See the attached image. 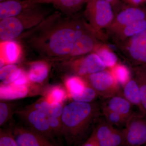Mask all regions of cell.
Segmentation results:
<instances>
[{
  "instance_id": "cb8c5ba5",
  "label": "cell",
  "mask_w": 146,
  "mask_h": 146,
  "mask_svg": "<svg viewBox=\"0 0 146 146\" xmlns=\"http://www.w3.org/2000/svg\"><path fill=\"white\" fill-rule=\"evenodd\" d=\"M133 76L137 82L142 104L146 113V65H138L133 69Z\"/></svg>"
},
{
  "instance_id": "30bf717a",
  "label": "cell",
  "mask_w": 146,
  "mask_h": 146,
  "mask_svg": "<svg viewBox=\"0 0 146 146\" xmlns=\"http://www.w3.org/2000/svg\"><path fill=\"white\" fill-rule=\"evenodd\" d=\"M97 36L87 23L86 29L77 39L70 54L61 62L72 60L94 52L99 44L97 39Z\"/></svg>"
},
{
  "instance_id": "603a6c76",
  "label": "cell",
  "mask_w": 146,
  "mask_h": 146,
  "mask_svg": "<svg viewBox=\"0 0 146 146\" xmlns=\"http://www.w3.org/2000/svg\"><path fill=\"white\" fill-rule=\"evenodd\" d=\"M65 82L69 96L70 98L81 94L88 85L82 77L74 75L68 77Z\"/></svg>"
},
{
  "instance_id": "ffe728a7",
  "label": "cell",
  "mask_w": 146,
  "mask_h": 146,
  "mask_svg": "<svg viewBox=\"0 0 146 146\" xmlns=\"http://www.w3.org/2000/svg\"><path fill=\"white\" fill-rule=\"evenodd\" d=\"M88 1V0H51L49 3L52 4L62 14L71 16L77 12Z\"/></svg>"
},
{
  "instance_id": "f35d334b",
  "label": "cell",
  "mask_w": 146,
  "mask_h": 146,
  "mask_svg": "<svg viewBox=\"0 0 146 146\" xmlns=\"http://www.w3.org/2000/svg\"><path fill=\"white\" fill-rule=\"evenodd\" d=\"M7 1V0H0V2L3 1Z\"/></svg>"
},
{
  "instance_id": "f546056e",
  "label": "cell",
  "mask_w": 146,
  "mask_h": 146,
  "mask_svg": "<svg viewBox=\"0 0 146 146\" xmlns=\"http://www.w3.org/2000/svg\"><path fill=\"white\" fill-rule=\"evenodd\" d=\"M11 105L5 100L0 103V126L3 125L10 119L11 116Z\"/></svg>"
},
{
  "instance_id": "e0dca14e",
  "label": "cell",
  "mask_w": 146,
  "mask_h": 146,
  "mask_svg": "<svg viewBox=\"0 0 146 146\" xmlns=\"http://www.w3.org/2000/svg\"><path fill=\"white\" fill-rule=\"evenodd\" d=\"M122 92L124 97L133 106L137 107L141 114L146 115L142 104L139 87L133 76L123 86Z\"/></svg>"
},
{
  "instance_id": "9c48e42d",
  "label": "cell",
  "mask_w": 146,
  "mask_h": 146,
  "mask_svg": "<svg viewBox=\"0 0 146 146\" xmlns=\"http://www.w3.org/2000/svg\"><path fill=\"white\" fill-rule=\"evenodd\" d=\"M18 113L30 129L54 143V137L49 123V115L46 112L28 107Z\"/></svg>"
},
{
  "instance_id": "7402d4cb",
  "label": "cell",
  "mask_w": 146,
  "mask_h": 146,
  "mask_svg": "<svg viewBox=\"0 0 146 146\" xmlns=\"http://www.w3.org/2000/svg\"><path fill=\"white\" fill-rule=\"evenodd\" d=\"M29 107L41 110L49 116L57 118L61 117L64 108L62 103H50L46 99L38 101Z\"/></svg>"
},
{
  "instance_id": "6da1fadb",
  "label": "cell",
  "mask_w": 146,
  "mask_h": 146,
  "mask_svg": "<svg viewBox=\"0 0 146 146\" xmlns=\"http://www.w3.org/2000/svg\"><path fill=\"white\" fill-rule=\"evenodd\" d=\"M87 26V23L78 17H65L57 11L21 38L25 39L33 49L47 60L58 63L70 54Z\"/></svg>"
},
{
  "instance_id": "4316f807",
  "label": "cell",
  "mask_w": 146,
  "mask_h": 146,
  "mask_svg": "<svg viewBox=\"0 0 146 146\" xmlns=\"http://www.w3.org/2000/svg\"><path fill=\"white\" fill-rule=\"evenodd\" d=\"M102 115L104 116L105 119L112 124L118 126L126 125L128 119L117 112L101 106Z\"/></svg>"
},
{
  "instance_id": "44dd1931",
  "label": "cell",
  "mask_w": 146,
  "mask_h": 146,
  "mask_svg": "<svg viewBox=\"0 0 146 146\" xmlns=\"http://www.w3.org/2000/svg\"><path fill=\"white\" fill-rule=\"evenodd\" d=\"M146 29V18L133 22L113 33L119 40H125Z\"/></svg>"
},
{
  "instance_id": "f1b7e54d",
  "label": "cell",
  "mask_w": 146,
  "mask_h": 146,
  "mask_svg": "<svg viewBox=\"0 0 146 146\" xmlns=\"http://www.w3.org/2000/svg\"><path fill=\"white\" fill-rule=\"evenodd\" d=\"M66 97L65 90L60 86H56L50 90L46 99L50 103H62Z\"/></svg>"
},
{
  "instance_id": "3957f363",
  "label": "cell",
  "mask_w": 146,
  "mask_h": 146,
  "mask_svg": "<svg viewBox=\"0 0 146 146\" xmlns=\"http://www.w3.org/2000/svg\"><path fill=\"white\" fill-rule=\"evenodd\" d=\"M50 11L39 6L30 9L17 16L0 21L1 41L16 40L27 32L38 26L49 15Z\"/></svg>"
},
{
  "instance_id": "8d00e7d4",
  "label": "cell",
  "mask_w": 146,
  "mask_h": 146,
  "mask_svg": "<svg viewBox=\"0 0 146 146\" xmlns=\"http://www.w3.org/2000/svg\"><path fill=\"white\" fill-rule=\"evenodd\" d=\"M36 3H38L43 4V3H49L50 2L51 0H34Z\"/></svg>"
},
{
  "instance_id": "4fadbf2b",
  "label": "cell",
  "mask_w": 146,
  "mask_h": 146,
  "mask_svg": "<svg viewBox=\"0 0 146 146\" xmlns=\"http://www.w3.org/2000/svg\"><path fill=\"white\" fill-rule=\"evenodd\" d=\"M146 18V10L133 6L121 11L114 17L112 23L107 29L112 33L136 21Z\"/></svg>"
},
{
  "instance_id": "277c9868",
  "label": "cell",
  "mask_w": 146,
  "mask_h": 146,
  "mask_svg": "<svg viewBox=\"0 0 146 146\" xmlns=\"http://www.w3.org/2000/svg\"><path fill=\"white\" fill-rule=\"evenodd\" d=\"M84 15L91 29L97 35L107 29L112 23L114 16L112 5L105 0H88Z\"/></svg>"
},
{
  "instance_id": "52a82bcc",
  "label": "cell",
  "mask_w": 146,
  "mask_h": 146,
  "mask_svg": "<svg viewBox=\"0 0 146 146\" xmlns=\"http://www.w3.org/2000/svg\"><path fill=\"white\" fill-rule=\"evenodd\" d=\"M59 63H63V66L74 75L81 77L103 70L106 68L98 55L94 52Z\"/></svg>"
},
{
  "instance_id": "484cf974",
  "label": "cell",
  "mask_w": 146,
  "mask_h": 146,
  "mask_svg": "<svg viewBox=\"0 0 146 146\" xmlns=\"http://www.w3.org/2000/svg\"><path fill=\"white\" fill-rule=\"evenodd\" d=\"M109 70L120 86L123 87L131 78L130 70L125 65L117 63L109 68Z\"/></svg>"
},
{
  "instance_id": "1f68e13d",
  "label": "cell",
  "mask_w": 146,
  "mask_h": 146,
  "mask_svg": "<svg viewBox=\"0 0 146 146\" xmlns=\"http://www.w3.org/2000/svg\"><path fill=\"white\" fill-rule=\"evenodd\" d=\"M0 146H17L12 131H9L1 129Z\"/></svg>"
},
{
  "instance_id": "7c38bea8",
  "label": "cell",
  "mask_w": 146,
  "mask_h": 146,
  "mask_svg": "<svg viewBox=\"0 0 146 146\" xmlns=\"http://www.w3.org/2000/svg\"><path fill=\"white\" fill-rule=\"evenodd\" d=\"M17 146H53L54 142L29 128L15 127L12 131Z\"/></svg>"
},
{
  "instance_id": "836d02e7",
  "label": "cell",
  "mask_w": 146,
  "mask_h": 146,
  "mask_svg": "<svg viewBox=\"0 0 146 146\" xmlns=\"http://www.w3.org/2000/svg\"><path fill=\"white\" fill-rule=\"evenodd\" d=\"M23 70L18 68L7 78H6L2 82H1V84H9L13 83L20 76L21 74L23 72Z\"/></svg>"
},
{
  "instance_id": "ac0fdd59",
  "label": "cell",
  "mask_w": 146,
  "mask_h": 146,
  "mask_svg": "<svg viewBox=\"0 0 146 146\" xmlns=\"http://www.w3.org/2000/svg\"><path fill=\"white\" fill-rule=\"evenodd\" d=\"M49 72V65L44 60H38L29 64L27 73L29 80L32 83L42 84L46 79Z\"/></svg>"
},
{
  "instance_id": "e575fe53",
  "label": "cell",
  "mask_w": 146,
  "mask_h": 146,
  "mask_svg": "<svg viewBox=\"0 0 146 146\" xmlns=\"http://www.w3.org/2000/svg\"><path fill=\"white\" fill-rule=\"evenodd\" d=\"M30 82L29 80L27 73L25 72L24 70L21 74L20 76L16 79L13 83H11L16 85H28Z\"/></svg>"
},
{
  "instance_id": "9a60e30c",
  "label": "cell",
  "mask_w": 146,
  "mask_h": 146,
  "mask_svg": "<svg viewBox=\"0 0 146 146\" xmlns=\"http://www.w3.org/2000/svg\"><path fill=\"white\" fill-rule=\"evenodd\" d=\"M132 106L123 94L116 95L105 99L101 104L102 107L117 112L128 119L133 113Z\"/></svg>"
},
{
  "instance_id": "5b68a950",
  "label": "cell",
  "mask_w": 146,
  "mask_h": 146,
  "mask_svg": "<svg viewBox=\"0 0 146 146\" xmlns=\"http://www.w3.org/2000/svg\"><path fill=\"white\" fill-rule=\"evenodd\" d=\"M123 130L116 129L106 120L100 118L84 146H124Z\"/></svg>"
},
{
  "instance_id": "8fae6325",
  "label": "cell",
  "mask_w": 146,
  "mask_h": 146,
  "mask_svg": "<svg viewBox=\"0 0 146 146\" xmlns=\"http://www.w3.org/2000/svg\"><path fill=\"white\" fill-rule=\"evenodd\" d=\"M125 52L134 65H146V29L127 39Z\"/></svg>"
},
{
  "instance_id": "8992f818",
  "label": "cell",
  "mask_w": 146,
  "mask_h": 146,
  "mask_svg": "<svg viewBox=\"0 0 146 146\" xmlns=\"http://www.w3.org/2000/svg\"><path fill=\"white\" fill-rule=\"evenodd\" d=\"M82 77L102 98L105 100L115 95L123 94L121 86L109 69H105Z\"/></svg>"
},
{
  "instance_id": "d6a6232c",
  "label": "cell",
  "mask_w": 146,
  "mask_h": 146,
  "mask_svg": "<svg viewBox=\"0 0 146 146\" xmlns=\"http://www.w3.org/2000/svg\"><path fill=\"white\" fill-rule=\"evenodd\" d=\"M18 67L15 64H9L0 68V80L2 82L10 75Z\"/></svg>"
},
{
  "instance_id": "7a4b0ae2",
  "label": "cell",
  "mask_w": 146,
  "mask_h": 146,
  "mask_svg": "<svg viewBox=\"0 0 146 146\" xmlns=\"http://www.w3.org/2000/svg\"><path fill=\"white\" fill-rule=\"evenodd\" d=\"M101 104L73 101L63 108L62 134L68 145H82L91 136L102 115Z\"/></svg>"
},
{
  "instance_id": "2e32d148",
  "label": "cell",
  "mask_w": 146,
  "mask_h": 146,
  "mask_svg": "<svg viewBox=\"0 0 146 146\" xmlns=\"http://www.w3.org/2000/svg\"><path fill=\"white\" fill-rule=\"evenodd\" d=\"M0 53V58L4 60L6 65L15 64L21 58L22 48L16 40L1 41Z\"/></svg>"
},
{
  "instance_id": "83f0119b",
  "label": "cell",
  "mask_w": 146,
  "mask_h": 146,
  "mask_svg": "<svg viewBox=\"0 0 146 146\" xmlns=\"http://www.w3.org/2000/svg\"><path fill=\"white\" fill-rule=\"evenodd\" d=\"M98 97L99 96L97 91L88 85L82 93L73 96L71 98L73 101L90 103L95 102Z\"/></svg>"
},
{
  "instance_id": "4dcf8cb0",
  "label": "cell",
  "mask_w": 146,
  "mask_h": 146,
  "mask_svg": "<svg viewBox=\"0 0 146 146\" xmlns=\"http://www.w3.org/2000/svg\"><path fill=\"white\" fill-rule=\"evenodd\" d=\"M48 120L50 127L54 138L63 136V124L61 118L54 117L49 116Z\"/></svg>"
},
{
  "instance_id": "ba28073f",
  "label": "cell",
  "mask_w": 146,
  "mask_h": 146,
  "mask_svg": "<svg viewBox=\"0 0 146 146\" xmlns=\"http://www.w3.org/2000/svg\"><path fill=\"white\" fill-rule=\"evenodd\" d=\"M124 129V146H139L146 143V115L133 112Z\"/></svg>"
},
{
  "instance_id": "5bb4252c",
  "label": "cell",
  "mask_w": 146,
  "mask_h": 146,
  "mask_svg": "<svg viewBox=\"0 0 146 146\" xmlns=\"http://www.w3.org/2000/svg\"><path fill=\"white\" fill-rule=\"evenodd\" d=\"M39 5L34 0H7L0 2V21L17 16Z\"/></svg>"
},
{
  "instance_id": "74e56055",
  "label": "cell",
  "mask_w": 146,
  "mask_h": 146,
  "mask_svg": "<svg viewBox=\"0 0 146 146\" xmlns=\"http://www.w3.org/2000/svg\"><path fill=\"white\" fill-rule=\"evenodd\" d=\"M105 1L110 3L112 5L116 4L117 2V0H105Z\"/></svg>"
},
{
  "instance_id": "d4e9b609",
  "label": "cell",
  "mask_w": 146,
  "mask_h": 146,
  "mask_svg": "<svg viewBox=\"0 0 146 146\" xmlns=\"http://www.w3.org/2000/svg\"><path fill=\"white\" fill-rule=\"evenodd\" d=\"M106 68H110L117 63L118 58L109 47L99 44L94 50Z\"/></svg>"
},
{
  "instance_id": "d6986e66",
  "label": "cell",
  "mask_w": 146,
  "mask_h": 146,
  "mask_svg": "<svg viewBox=\"0 0 146 146\" xmlns=\"http://www.w3.org/2000/svg\"><path fill=\"white\" fill-rule=\"evenodd\" d=\"M29 94L28 85H16L13 84H3L0 86L1 100H12L25 98Z\"/></svg>"
},
{
  "instance_id": "d590c367",
  "label": "cell",
  "mask_w": 146,
  "mask_h": 146,
  "mask_svg": "<svg viewBox=\"0 0 146 146\" xmlns=\"http://www.w3.org/2000/svg\"><path fill=\"white\" fill-rule=\"evenodd\" d=\"M127 3L133 6H138L145 2L146 0H123Z\"/></svg>"
}]
</instances>
